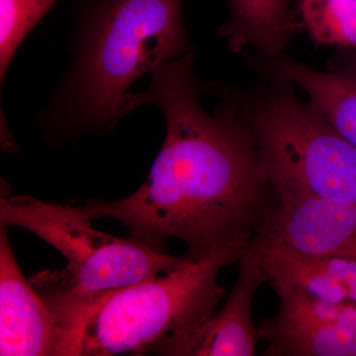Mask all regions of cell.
Masks as SVG:
<instances>
[{"label":"cell","mask_w":356,"mask_h":356,"mask_svg":"<svg viewBox=\"0 0 356 356\" xmlns=\"http://www.w3.org/2000/svg\"><path fill=\"white\" fill-rule=\"evenodd\" d=\"M255 98L238 96L276 202L329 199L356 205V147L291 84L273 79Z\"/></svg>","instance_id":"5"},{"label":"cell","mask_w":356,"mask_h":356,"mask_svg":"<svg viewBox=\"0 0 356 356\" xmlns=\"http://www.w3.org/2000/svg\"><path fill=\"white\" fill-rule=\"evenodd\" d=\"M182 6L184 0H97L89 7L67 86L74 120L115 125L136 79L193 51Z\"/></svg>","instance_id":"3"},{"label":"cell","mask_w":356,"mask_h":356,"mask_svg":"<svg viewBox=\"0 0 356 356\" xmlns=\"http://www.w3.org/2000/svg\"><path fill=\"white\" fill-rule=\"evenodd\" d=\"M58 0H0L1 81L21 42Z\"/></svg>","instance_id":"14"},{"label":"cell","mask_w":356,"mask_h":356,"mask_svg":"<svg viewBox=\"0 0 356 356\" xmlns=\"http://www.w3.org/2000/svg\"><path fill=\"white\" fill-rule=\"evenodd\" d=\"M229 18L220 29L229 50L254 49L267 60L282 57L297 30L291 0H227Z\"/></svg>","instance_id":"12"},{"label":"cell","mask_w":356,"mask_h":356,"mask_svg":"<svg viewBox=\"0 0 356 356\" xmlns=\"http://www.w3.org/2000/svg\"><path fill=\"white\" fill-rule=\"evenodd\" d=\"M254 238H243L205 257H185L172 271L112 293L90 316L72 356L149 353L165 337L202 324L225 295L224 267L240 261Z\"/></svg>","instance_id":"4"},{"label":"cell","mask_w":356,"mask_h":356,"mask_svg":"<svg viewBox=\"0 0 356 356\" xmlns=\"http://www.w3.org/2000/svg\"><path fill=\"white\" fill-rule=\"evenodd\" d=\"M280 311L264 321L259 336L267 356H356V309L292 292H278Z\"/></svg>","instance_id":"6"},{"label":"cell","mask_w":356,"mask_h":356,"mask_svg":"<svg viewBox=\"0 0 356 356\" xmlns=\"http://www.w3.org/2000/svg\"><path fill=\"white\" fill-rule=\"evenodd\" d=\"M0 235V355L64 356L57 318L21 273L7 238Z\"/></svg>","instance_id":"9"},{"label":"cell","mask_w":356,"mask_h":356,"mask_svg":"<svg viewBox=\"0 0 356 356\" xmlns=\"http://www.w3.org/2000/svg\"><path fill=\"white\" fill-rule=\"evenodd\" d=\"M299 14L318 46L356 50V0H299Z\"/></svg>","instance_id":"13"},{"label":"cell","mask_w":356,"mask_h":356,"mask_svg":"<svg viewBox=\"0 0 356 356\" xmlns=\"http://www.w3.org/2000/svg\"><path fill=\"white\" fill-rule=\"evenodd\" d=\"M194 60L191 51L159 65L146 90L124 99L122 117L154 105L165 118V142L146 182L122 200L79 209L91 220L123 222L133 238L159 250L178 238L187 257L199 259L254 238L276 200L238 97L207 111Z\"/></svg>","instance_id":"1"},{"label":"cell","mask_w":356,"mask_h":356,"mask_svg":"<svg viewBox=\"0 0 356 356\" xmlns=\"http://www.w3.org/2000/svg\"><path fill=\"white\" fill-rule=\"evenodd\" d=\"M252 242L310 257L356 259V205L320 198L276 202Z\"/></svg>","instance_id":"8"},{"label":"cell","mask_w":356,"mask_h":356,"mask_svg":"<svg viewBox=\"0 0 356 356\" xmlns=\"http://www.w3.org/2000/svg\"><path fill=\"white\" fill-rule=\"evenodd\" d=\"M334 60L327 70L285 57L267 60V74L298 88L332 127L356 147V50Z\"/></svg>","instance_id":"11"},{"label":"cell","mask_w":356,"mask_h":356,"mask_svg":"<svg viewBox=\"0 0 356 356\" xmlns=\"http://www.w3.org/2000/svg\"><path fill=\"white\" fill-rule=\"evenodd\" d=\"M262 270L276 293L292 292L331 305L356 309V259L310 257L257 245Z\"/></svg>","instance_id":"10"},{"label":"cell","mask_w":356,"mask_h":356,"mask_svg":"<svg viewBox=\"0 0 356 356\" xmlns=\"http://www.w3.org/2000/svg\"><path fill=\"white\" fill-rule=\"evenodd\" d=\"M0 221L6 227L28 229L67 259L65 268L31 278L62 329L64 356H72L88 318L109 295L172 271L185 259L132 236L122 238L96 231L92 220L79 207L30 196L2 194Z\"/></svg>","instance_id":"2"},{"label":"cell","mask_w":356,"mask_h":356,"mask_svg":"<svg viewBox=\"0 0 356 356\" xmlns=\"http://www.w3.org/2000/svg\"><path fill=\"white\" fill-rule=\"evenodd\" d=\"M238 266L235 287L219 312L202 324L165 337L151 351L161 355L254 356L259 336L252 318V302L266 280L252 245Z\"/></svg>","instance_id":"7"}]
</instances>
